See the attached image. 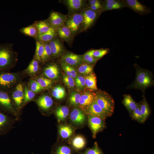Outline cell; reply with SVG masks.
Listing matches in <instances>:
<instances>
[{
  "mask_svg": "<svg viewBox=\"0 0 154 154\" xmlns=\"http://www.w3.org/2000/svg\"><path fill=\"white\" fill-rule=\"evenodd\" d=\"M17 53L13 48V44H0V71H9L18 61Z\"/></svg>",
  "mask_w": 154,
  "mask_h": 154,
  "instance_id": "obj_1",
  "label": "cell"
},
{
  "mask_svg": "<svg viewBox=\"0 0 154 154\" xmlns=\"http://www.w3.org/2000/svg\"><path fill=\"white\" fill-rule=\"evenodd\" d=\"M24 72L0 71V90L9 93L21 81Z\"/></svg>",
  "mask_w": 154,
  "mask_h": 154,
  "instance_id": "obj_2",
  "label": "cell"
},
{
  "mask_svg": "<svg viewBox=\"0 0 154 154\" xmlns=\"http://www.w3.org/2000/svg\"><path fill=\"white\" fill-rule=\"evenodd\" d=\"M136 66V76L135 80L129 88L144 90L154 84L153 75L151 72L141 68L137 64Z\"/></svg>",
  "mask_w": 154,
  "mask_h": 154,
  "instance_id": "obj_3",
  "label": "cell"
},
{
  "mask_svg": "<svg viewBox=\"0 0 154 154\" xmlns=\"http://www.w3.org/2000/svg\"><path fill=\"white\" fill-rule=\"evenodd\" d=\"M0 111L15 118L17 120L20 115L16 110L9 94L0 90Z\"/></svg>",
  "mask_w": 154,
  "mask_h": 154,
  "instance_id": "obj_4",
  "label": "cell"
},
{
  "mask_svg": "<svg viewBox=\"0 0 154 154\" xmlns=\"http://www.w3.org/2000/svg\"><path fill=\"white\" fill-rule=\"evenodd\" d=\"M94 101L110 116L114 112V101L112 97L107 93L102 92L96 93Z\"/></svg>",
  "mask_w": 154,
  "mask_h": 154,
  "instance_id": "obj_5",
  "label": "cell"
},
{
  "mask_svg": "<svg viewBox=\"0 0 154 154\" xmlns=\"http://www.w3.org/2000/svg\"><path fill=\"white\" fill-rule=\"evenodd\" d=\"M80 13L83 16V20L80 32L88 30L95 24L101 13L90 9L88 7Z\"/></svg>",
  "mask_w": 154,
  "mask_h": 154,
  "instance_id": "obj_6",
  "label": "cell"
},
{
  "mask_svg": "<svg viewBox=\"0 0 154 154\" xmlns=\"http://www.w3.org/2000/svg\"><path fill=\"white\" fill-rule=\"evenodd\" d=\"M83 20V16L80 12L72 13L67 16L65 26L69 29L74 36L80 32Z\"/></svg>",
  "mask_w": 154,
  "mask_h": 154,
  "instance_id": "obj_7",
  "label": "cell"
},
{
  "mask_svg": "<svg viewBox=\"0 0 154 154\" xmlns=\"http://www.w3.org/2000/svg\"><path fill=\"white\" fill-rule=\"evenodd\" d=\"M23 84L21 82L9 93L17 111L20 115L21 111L23 108L24 100V90Z\"/></svg>",
  "mask_w": 154,
  "mask_h": 154,
  "instance_id": "obj_8",
  "label": "cell"
},
{
  "mask_svg": "<svg viewBox=\"0 0 154 154\" xmlns=\"http://www.w3.org/2000/svg\"><path fill=\"white\" fill-rule=\"evenodd\" d=\"M17 120L14 117L0 111V135H5L13 129Z\"/></svg>",
  "mask_w": 154,
  "mask_h": 154,
  "instance_id": "obj_9",
  "label": "cell"
},
{
  "mask_svg": "<svg viewBox=\"0 0 154 154\" xmlns=\"http://www.w3.org/2000/svg\"><path fill=\"white\" fill-rule=\"evenodd\" d=\"M125 7H128L141 15H146L151 13L150 8L137 0H121Z\"/></svg>",
  "mask_w": 154,
  "mask_h": 154,
  "instance_id": "obj_10",
  "label": "cell"
},
{
  "mask_svg": "<svg viewBox=\"0 0 154 154\" xmlns=\"http://www.w3.org/2000/svg\"><path fill=\"white\" fill-rule=\"evenodd\" d=\"M88 120L93 137H95L96 134L105 127V120L99 117L90 115H88Z\"/></svg>",
  "mask_w": 154,
  "mask_h": 154,
  "instance_id": "obj_11",
  "label": "cell"
},
{
  "mask_svg": "<svg viewBox=\"0 0 154 154\" xmlns=\"http://www.w3.org/2000/svg\"><path fill=\"white\" fill-rule=\"evenodd\" d=\"M66 17L58 12L52 11L47 20L52 27L56 30L65 25Z\"/></svg>",
  "mask_w": 154,
  "mask_h": 154,
  "instance_id": "obj_12",
  "label": "cell"
},
{
  "mask_svg": "<svg viewBox=\"0 0 154 154\" xmlns=\"http://www.w3.org/2000/svg\"><path fill=\"white\" fill-rule=\"evenodd\" d=\"M62 62L72 66H77L82 64L83 61V55H79L71 52H68L63 54L62 57Z\"/></svg>",
  "mask_w": 154,
  "mask_h": 154,
  "instance_id": "obj_13",
  "label": "cell"
},
{
  "mask_svg": "<svg viewBox=\"0 0 154 154\" xmlns=\"http://www.w3.org/2000/svg\"><path fill=\"white\" fill-rule=\"evenodd\" d=\"M49 43L53 57L56 58L63 55L65 51L64 44L57 37L52 40Z\"/></svg>",
  "mask_w": 154,
  "mask_h": 154,
  "instance_id": "obj_14",
  "label": "cell"
},
{
  "mask_svg": "<svg viewBox=\"0 0 154 154\" xmlns=\"http://www.w3.org/2000/svg\"><path fill=\"white\" fill-rule=\"evenodd\" d=\"M86 110L88 115L99 117L104 120L109 117L94 100Z\"/></svg>",
  "mask_w": 154,
  "mask_h": 154,
  "instance_id": "obj_15",
  "label": "cell"
},
{
  "mask_svg": "<svg viewBox=\"0 0 154 154\" xmlns=\"http://www.w3.org/2000/svg\"><path fill=\"white\" fill-rule=\"evenodd\" d=\"M36 103L39 108L45 111L49 110L53 105V100L52 98L47 95H43L36 100Z\"/></svg>",
  "mask_w": 154,
  "mask_h": 154,
  "instance_id": "obj_16",
  "label": "cell"
},
{
  "mask_svg": "<svg viewBox=\"0 0 154 154\" xmlns=\"http://www.w3.org/2000/svg\"><path fill=\"white\" fill-rule=\"evenodd\" d=\"M68 9L72 13L81 11L87 7L86 1L83 0H67L64 1Z\"/></svg>",
  "mask_w": 154,
  "mask_h": 154,
  "instance_id": "obj_17",
  "label": "cell"
},
{
  "mask_svg": "<svg viewBox=\"0 0 154 154\" xmlns=\"http://www.w3.org/2000/svg\"><path fill=\"white\" fill-rule=\"evenodd\" d=\"M96 93L91 92H86L81 95L79 103L80 107L86 109L94 101Z\"/></svg>",
  "mask_w": 154,
  "mask_h": 154,
  "instance_id": "obj_18",
  "label": "cell"
},
{
  "mask_svg": "<svg viewBox=\"0 0 154 154\" xmlns=\"http://www.w3.org/2000/svg\"><path fill=\"white\" fill-rule=\"evenodd\" d=\"M121 0H106L103 1L102 13L125 7Z\"/></svg>",
  "mask_w": 154,
  "mask_h": 154,
  "instance_id": "obj_19",
  "label": "cell"
},
{
  "mask_svg": "<svg viewBox=\"0 0 154 154\" xmlns=\"http://www.w3.org/2000/svg\"><path fill=\"white\" fill-rule=\"evenodd\" d=\"M57 35L63 40L70 43L74 36L69 28L65 25L58 28L56 30Z\"/></svg>",
  "mask_w": 154,
  "mask_h": 154,
  "instance_id": "obj_20",
  "label": "cell"
},
{
  "mask_svg": "<svg viewBox=\"0 0 154 154\" xmlns=\"http://www.w3.org/2000/svg\"><path fill=\"white\" fill-rule=\"evenodd\" d=\"M70 118L71 121L74 123L80 125L85 121L86 116L78 108H75L70 113Z\"/></svg>",
  "mask_w": 154,
  "mask_h": 154,
  "instance_id": "obj_21",
  "label": "cell"
},
{
  "mask_svg": "<svg viewBox=\"0 0 154 154\" xmlns=\"http://www.w3.org/2000/svg\"><path fill=\"white\" fill-rule=\"evenodd\" d=\"M56 31L52 28L48 31L44 33L39 34L35 39L36 41H40L43 43L49 42L57 36Z\"/></svg>",
  "mask_w": 154,
  "mask_h": 154,
  "instance_id": "obj_22",
  "label": "cell"
},
{
  "mask_svg": "<svg viewBox=\"0 0 154 154\" xmlns=\"http://www.w3.org/2000/svg\"><path fill=\"white\" fill-rule=\"evenodd\" d=\"M44 73V75L49 79L57 78L59 74L58 67L55 64L50 65L45 68Z\"/></svg>",
  "mask_w": 154,
  "mask_h": 154,
  "instance_id": "obj_23",
  "label": "cell"
},
{
  "mask_svg": "<svg viewBox=\"0 0 154 154\" xmlns=\"http://www.w3.org/2000/svg\"><path fill=\"white\" fill-rule=\"evenodd\" d=\"M19 31L26 36L34 38L35 39L39 35L38 29L34 23L27 27L21 28Z\"/></svg>",
  "mask_w": 154,
  "mask_h": 154,
  "instance_id": "obj_24",
  "label": "cell"
},
{
  "mask_svg": "<svg viewBox=\"0 0 154 154\" xmlns=\"http://www.w3.org/2000/svg\"><path fill=\"white\" fill-rule=\"evenodd\" d=\"M122 103L131 114L137 107V103L129 95H125L122 101Z\"/></svg>",
  "mask_w": 154,
  "mask_h": 154,
  "instance_id": "obj_25",
  "label": "cell"
},
{
  "mask_svg": "<svg viewBox=\"0 0 154 154\" xmlns=\"http://www.w3.org/2000/svg\"><path fill=\"white\" fill-rule=\"evenodd\" d=\"M85 86L88 89L95 91L97 90L96 85V76L94 73H92L85 78Z\"/></svg>",
  "mask_w": 154,
  "mask_h": 154,
  "instance_id": "obj_26",
  "label": "cell"
},
{
  "mask_svg": "<svg viewBox=\"0 0 154 154\" xmlns=\"http://www.w3.org/2000/svg\"><path fill=\"white\" fill-rule=\"evenodd\" d=\"M40 63L37 60L33 58L25 70V73L30 75L36 74L40 70Z\"/></svg>",
  "mask_w": 154,
  "mask_h": 154,
  "instance_id": "obj_27",
  "label": "cell"
},
{
  "mask_svg": "<svg viewBox=\"0 0 154 154\" xmlns=\"http://www.w3.org/2000/svg\"><path fill=\"white\" fill-rule=\"evenodd\" d=\"M44 43L40 41H36V50L33 58L40 62H42L44 51Z\"/></svg>",
  "mask_w": 154,
  "mask_h": 154,
  "instance_id": "obj_28",
  "label": "cell"
},
{
  "mask_svg": "<svg viewBox=\"0 0 154 154\" xmlns=\"http://www.w3.org/2000/svg\"><path fill=\"white\" fill-rule=\"evenodd\" d=\"M34 23L37 27L39 34L46 32L52 28L47 20L35 21Z\"/></svg>",
  "mask_w": 154,
  "mask_h": 154,
  "instance_id": "obj_29",
  "label": "cell"
},
{
  "mask_svg": "<svg viewBox=\"0 0 154 154\" xmlns=\"http://www.w3.org/2000/svg\"><path fill=\"white\" fill-rule=\"evenodd\" d=\"M86 144L85 139L80 135L75 136L72 141V147L74 149L77 151L83 149L85 147Z\"/></svg>",
  "mask_w": 154,
  "mask_h": 154,
  "instance_id": "obj_30",
  "label": "cell"
},
{
  "mask_svg": "<svg viewBox=\"0 0 154 154\" xmlns=\"http://www.w3.org/2000/svg\"><path fill=\"white\" fill-rule=\"evenodd\" d=\"M69 113L68 108L66 106H60L56 110L55 114L58 122L64 120Z\"/></svg>",
  "mask_w": 154,
  "mask_h": 154,
  "instance_id": "obj_31",
  "label": "cell"
},
{
  "mask_svg": "<svg viewBox=\"0 0 154 154\" xmlns=\"http://www.w3.org/2000/svg\"><path fill=\"white\" fill-rule=\"evenodd\" d=\"M58 130L60 135L62 138L64 139L70 137L73 133V130L72 127L67 125H60Z\"/></svg>",
  "mask_w": 154,
  "mask_h": 154,
  "instance_id": "obj_32",
  "label": "cell"
},
{
  "mask_svg": "<svg viewBox=\"0 0 154 154\" xmlns=\"http://www.w3.org/2000/svg\"><path fill=\"white\" fill-rule=\"evenodd\" d=\"M51 154H73V152L71 148L69 146L60 145L53 147Z\"/></svg>",
  "mask_w": 154,
  "mask_h": 154,
  "instance_id": "obj_33",
  "label": "cell"
},
{
  "mask_svg": "<svg viewBox=\"0 0 154 154\" xmlns=\"http://www.w3.org/2000/svg\"><path fill=\"white\" fill-rule=\"evenodd\" d=\"M24 100L23 108L27 103L34 100L36 96V93L26 86H24Z\"/></svg>",
  "mask_w": 154,
  "mask_h": 154,
  "instance_id": "obj_34",
  "label": "cell"
},
{
  "mask_svg": "<svg viewBox=\"0 0 154 154\" xmlns=\"http://www.w3.org/2000/svg\"><path fill=\"white\" fill-rule=\"evenodd\" d=\"M65 89L59 86L54 87L51 92V94L52 96L57 99L63 98L65 96Z\"/></svg>",
  "mask_w": 154,
  "mask_h": 154,
  "instance_id": "obj_35",
  "label": "cell"
},
{
  "mask_svg": "<svg viewBox=\"0 0 154 154\" xmlns=\"http://www.w3.org/2000/svg\"><path fill=\"white\" fill-rule=\"evenodd\" d=\"M140 109L144 122L147 119L150 113L149 106L145 98H143L141 104H140Z\"/></svg>",
  "mask_w": 154,
  "mask_h": 154,
  "instance_id": "obj_36",
  "label": "cell"
},
{
  "mask_svg": "<svg viewBox=\"0 0 154 154\" xmlns=\"http://www.w3.org/2000/svg\"><path fill=\"white\" fill-rule=\"evenodd\" d=\"M89 51L94 58L99 60L108 53L109 49L107 48H102L91 50Z\"/></svg>",
  "mask_w": 154,
  "mask_h": 154,
  "instance_id": "obj_37",
  "label": "cell"
},
{
  "mask_svg": "<svg viewBox=\"0 0 154 154\" xmlns=\"http://www.w3.org/2000/svg\"><path fill=\"white\" fill-rule=\"evenodd\" d=\"M93 65L86 63L81 64L78 68V71L82 74L88 75L92 73Z\"/></svg>",
  "mask_w": 154,
  "mask_h": 154,
  "instance_id": "obj_38",
  "label": "cell"
},
{
  "mask_svg": "<svg viewBox=\"0 0 154 154\" xmlns=\"http://www.w3.org/2000/svg\"><path fill=\"white\" fill-rule=\"evenodd\" d=\"M35 80L43 89L50 88L53 83L52 80L43 77L38 78Z\"/></svg>",
  "mask_w": 154,
  "mask_h": 154,
  "instance_id": "obj_39",
  "label": "cell"
},
{
  "mask_svg": "<svg viewBox=\"0 0 154 154\" xmlns=\"http://www.w3.org/2000/svg\"><path fill=\"white\" fill-rule=\"evenodd\" d=\"M44 51L42 62H47L52 57V54L49 42L44 43Z\"/></svg>",
  "mask_w": 154,
  "mask_h": 154,
  "instance_id": "obj_40",
  "label": "cell"
},
{
  "mask_svg": "<svg viewBox=\"0 0 154 154\" xmlns=\"http://www.w3.org/2000/svg\"><path fill=\"white\" fill-rule=\"evenodd\" d=\"M132 118L140 123L143 122L140 109V104L137 103V107L131 114Z\"/></svg>",
  "mask_w": 154,
  "mask_h": 154,
  "instance_id": "obj_41",
  "label": "cell"
},
{
  "mask_svg": "<svg viewBox=\"0 0 154 154\" xmlns=\"http://www.w3.org/2000/svg\"><path fill=\"white\" fill-rule=\"evenodd\" d=\"M81 95L79 93L72 92L70 96L69 101L70 104L74 106H77L79 104Z\"/></svg>",
  "mask_w": 154,
  "mask_h": 154,
  "instance_id": "obj_42",
  "label": "cell"
},
{
  "mask_svg": "<svg viewBox=\"0 0 154 154\" xmlns=\"http://www.w3.org/2000/svg\"><path fill=\"white\" fill-rule=\"evenodd\" d=\"M98 60L94 58L90 54L89 51L83 55V61L86 64L94 65Z\"/></svg>",
  "mask_w": 154,
  "mask_h": 154,
  "instance_id": "obj_43",
  "label": "cell"
},
{
  "mask_svg": "<svg viewBox=\"0 0 154 154\" xmlns=\"http://www.w3.org/2000/svg\"><path fill=\"white\" fill-rule=\"evenodd\" d=\"M80 154H103L99 148L96 142L95 143L93 147L88 148Z\"/></svg>",
  "mask_w": 154,
  "mask_h": 154,
  "instance_id": "obj_44",
  "label": "cell"
},
{
  "mask_svg": "<svg viewBox=\"0 0 154 154\" xmlns=\"http://www.w3.org/2000/svg\"><path fill=\"white\" fill-rule=\"evenodd\" d=\"M29 85L30 89L35 93L44 90L35 79H32L30 81Z\"/></svg>",
  "mask_w": 154,
  "mask_h": 154,
  "instance_id": "obj_45",
  "label": "cell"
},
{
  "mask_svg": "<svg viewBox=\"0 0 154 154\" xmlns=\"http://www.w3.org/2000/svg\"><path fill=\"white\" fill-rule=\"evenodd\" d=\"M63 80L64 82L68 88H72L74 87L75 82L72 77L64 75L63 76Z\"/></svg>",
  "mask_w": 154,
  "mask_h": 154,
  "instance_id": "obj_46",
  "label": "cell"
},
{
  "mask_svg": "<svg viewBox=\"0 0 154 154\" xmlns=\"http://www.w3.org/2000/svg\"><path fill=\"white\" fill-rule=\"evenodd\" d=\"M75 82L77 87L82 89L85 86V79L82 76H79L75 78Z\"/></svg>",
  "mask_w": 154,
  "mask_h": 154,
  "instance_id": "obj_47",
  "label": "cell"
},
{
  "mask_svg": "<svg viewBox=\"0 0 154 154\" xmlns=\"http://www.w3.org/2000/svg\"><path fill=\"white\" fill-rule=\"evenodd\" d=\"M102 4L87 6V7L94 11L101 13H102Z\"/></svg>",
  "mask_w": 154,
  "mask_h": 154,
  "instance_id": "obj_48",
  "label": "cell"
},
{
  "mask_svg": "<svg viewBox=\"0 0 154 154\" xmlns=\"http://www.w3.org/2000/svg\"><path fill=\"white\" fill-rule=\"evenodd\" d=\"M61 66L62 68L66 73V75L68 76L71 77L70 69V66L62 62L61 63Z\"/></svg>",
  "mask_w": 154,
  "mask_h": 154,
  "instance_id": "obj_49",
  "label": "cell"
},
{
  "mask_svg": "<svg viewBox=\"0 0 154 154\" xmlns=\"http://www.w3.org/2000/svg\"><path fill=\"white\" fill-rule=\"evenodd\" d=\"M103 1L99 0H90L88 1L87 6L102 4Z\"/></svg>",
  "mask_w": 154,
  "mask_h": 154,
  "instance_id": "obj_50",
  "label": "cell"
},
{
  "mask_svg": "<svg viewBox=\"0 0 154 154\" xmlns=\"http://www.w3.org/2000/svg\"><path fill=\"white\" fill-rule=\"evenodd\" d=\"M70 69L71 77L73 79L77 77V73L75 69L72 66H70Z\"/></svg>",
  "mask_w": 154,
  "mask_h": 154,
  "instance_id": "obj_51",
  "label": "cell"
}]
</instances>
